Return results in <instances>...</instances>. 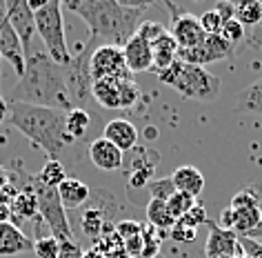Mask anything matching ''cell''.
<instances>
[{
	"label": "cell",
	"instance_id": "5",
	"mask_svg": "<svg viewBox=\"0 0 262 258\" xmlns=\"http://www.w3.org/2000/svg\"><path fill=\"white\" fill-rule=\"evenodd\" d=\"M36 21V34L40 36V41L45 43L47 56L56 65L64 67L71 56L67 47V36H64V23H62V3L58 0H49L47 5L34 14Z\"/></svg>",
	"mask_w": 262,
	"mask_h": 258
},
{
	"label": "cell",
	"instance_id": "46",
	"mask_svg": "<svg viewBox=\"0 0 262 258\" xmlns=\"http://www.w3.org/2000/svg\"><path fill=\"white\" fill-rule=\"evenodd\" d=\"M82 258H104V254L98 247H91V249H84L82 251Z\"/></svg>",
	"mask_w": 262,
	"mask_h": 258
},
{
	"label": "cell",
	"instance_id": "21",
	"mask_svg": "<svg viewBox=\"0 0 262 258\" xmlns=\"http://www.w3.org/2000/svg\"><path fill=\"white\" fill-rule=\"evenodd\" d=\"M58 196H60V203H62L64 211L67 209H78L91 198V189H89L87 183L80 181V178L67 176L60 183V187H58Z\"/></svg>",
	"mask_w": 262,
	"mask_h": 258
},
{
	"label": "cell",
	"instance_id": "26",
	"mask_svg": "<svg viewBox=\"0 0 262 258\" xmlns=\"http://www.w3.org/2000/svg\"><path fill=\"white\" fill-rule=\"evenodd\" d=\"M147 221L154 229H160V231H167L173 227V218L167 209V201H158V198H151L147 203Z\"/></svg>",
	"mask_w": 262,
	"mask_h": 258
},
{
	"label": "cell",
	"instance_id": "42",
	"mask_svg": "<svg viewBox=\"0 0 262 258\" xmlns=\"http://www.w3.org/2000/svg\"><path fill=\"white\" fill-rule=\"evenodd\" d=\"M215 225L222 227V229H227V231H233V227H235V214H233V209L231 207L222 209L220 211V223H215Z\"/></svg>",
	"mask_w": 262,
	"mask_h": 258
},
{
	"label": "cell",
	"instance_id": "9",
	"mask_svg": "<svg viewBox=\"0 0 262 258\" xmlns=\"http://www.w3.org/2000/svg\"><path fill=\"white\" fill-rule=\"evenodd\" d=\"M140 96V87L134 83V78H104L94 81L91 98L104 109H129L134 107Z\"/></svg>",
	"mask_w": 262,
	"mask_h": 258
},
{
	"label": "cell",
	"instance_id": "2",
	"mask_svg": "<svg viewBox=\"0 0 262 258\" xmlns=\"http://www.w3.org/2000/svg\"><path fill=\"white\" fill-rule=\"evenodd\" d=\"M64 7L84 21L91 41L120 49L138 31L145 14V7H129L120 0H69Z\"/></svg>",
	"mask_w": 262,
	"mask_h": 258
},
{
	"label": "cell",
	"instance_id": "29",
	"mask_svg": "<svg viewBox=\"0 0 262 258\" xmlns=\"http://www.w3.org/2000/svg\"><path fill=\"white\" fill-rule=\"evenodd\" d=\"M235 21H238L242 27H258L262 23V3L249 0V3L235 5Z\"/></svg>",
	"mask_w": 262,
	"mask_h": 258
},
{
	"label": "cell",
	"instance_id": "36",
	"mask_svg": "<svg viewBox=\"0 0 262 258\" xmlns=\"http://www.w3.org/2000/svg\"><path fill=\"white\" fill-rule=\"evenodd\" d=\"M207 221H209L207 209L202 207V205H198V203L189 209V214L185 218H180V223H185V225H189V227H193V229H200L202 225H207Z\"/></svg>",
	"mask_w": 262,
	"mask_h": 258
},
{
	"label": "cell",
	"instance_id": "1",
	"mask_svg": "<svg viewBox=\"0 0 262 258\" xmlns=\"http://www.w3.org/2000/svg\"><path fill=\"white\" fill-rule=\"evenodd\" d=\"M9 103H25L60 111L74 109L62 67L51 61L47 51H31L27 56L23 76L9 91Z\"/></svg>",
	"mask_w": 262,
	"mask_h": 258
},
{
	"label": "cell",
	"instance_id": "34",
	"mask_svg": "<svg viewBox=\"0 0 262 258\" xmlns=\"http://www.w3.org/2000/svg\"><path fill=\"white\" fill-rule=\"evenodd\" d=\"M169 236H171V241H176L178 245H187V243H193L195 236H198V229L189 227V225L176 221L173 227L169 229Z\"/></svg>",
	"mask_w": 262,
	"mask_h": 258
},
{
	"label": "cell",
	"instance_id": "18",
	"mask_svg": "<svg viewBox=\"0 0 262 258\" xmlns=\"http://www.w3.org/2000/svg\"><path fill=\"white\" fill-rule=\"evenodd\" d=\"M102 138L111 145H116L122 154H129L131 149L138 147V127L127 118H114V121L104 125Z\"/></svg>",
	"mask_w": 262,
	"mask_h": 258
},
{
	"label": "cell",
	"instance_id": "23",
	"mask_svg": "<svg viewBox=\"0 0 262 258\" xmlns=\"http://www.w3.org/2000/svg\"><path fill=\"white\" fill-rule=\"evenodd\" d=\"M80 227H82V234L87 238H91V241H102L104 236L114 234V231H111V225H107V214H104V209L100 205H94V207L82 211Z\"/></svg>",
	"mask_w": 262,
	"mask_h": 258
},
{
	"label": "cell",
	"instance_id": "7",
	"mask_svg": "<svg viewBox=\"0 0 262 258\" xmlns=\"http://www.w3.org/2000/svg\"><path fill=\"white\" fill-rule=\"evenodd\" d=\"M235 214V227L233 234L240 238H251L262 234V223H260V207H262V183L249 185L242 191H238L231 198V205Z\"/></svg>",
	"mask_w": 262,
	"mask_h": 258
},
{
	"label": "cell",
	"instance_id": "22",
	"mask_svg": "<svg viewBox=\"0 0 262 258\" xmlns=\"http://www.w3.org/2000/svg\"><path fill=\"white\" fill-rule=\"evenodd\" d=\"M171 181L176 185V191H182V194H189L193 198H198L205 189V174L193 167V165H182L171 174Z\"/></svg>",
	"mask_w": 262,
	"mask_h": 258
},
{
	"label": "cell",
	"instance_id": "6",
	"mask_svg": "<svg viewBox=\"0 0 262 258\" xmlns=\"http://www.w3.org/2000/svg\"><path fill=\"white\" fill-rule=\"evenodd\" d=\"M96 47H100V45L89 38L82 45V49L76 56H71V61L62 67L64 83H67V91H69L74 109H84L91 98L94 78H91V71H89V63H91V54H94Z\"/></svg>",
	"mask_w": 262,
	"mask_h": 258
},
{
	"label": "cell",
	"instance_id": "35",
	"mask_svg": "<svg viewBox=\"0 0 262 258\" xmlns=\"http://www.w3.org/2000/svg\"><path fill=\"white\" fill-rule=\"evenodd\" d=\"M200 27H202V31H205L207 36H213V34H220V29H222V18L215 14L213 9H209V11H205V14H202L200 18Z\"/></svg>",
	"mask_w": 262,
	"mask_h": 258
},
{
	"label": "cell",
	"instance_id": "11",
	"mask_svg": "<svg viewBox=\"0 0 262 258\" xmlns=\"http://www.w3.org/2000/svg\"><path fill=\"white\" fill-rule=\"evenodd\" d=\"M129 158L124 156V163H122V169H124V176H127V185L129 187H147L149 183L154 181V169L158 167V151H151L147 147H136L129 151Z\"/></svg>",
	"mask_w": 262,
	"mask_h": 258
},
{
	"label": "cell",
	"instance_id": "24",
	"mask_svg": "<svg viewBox=\"0 0 262 258\" xmlns=\"http://www.w3.org/2000/svg\"><path fill=\"white\" fill-rule=\"evenodd\" d=\"M151 51H154V69L156 74L158 71H165L167 67H171V65L178 61V45H176L173 36L165 31L158 41L151 43Z\"/></svg>",
	"mask_w": 262,
	"mask_h": 258
},
{
	"label": "cell",
	"instance_id": "32",
	"mask_svg": "<svg viewBox=\"0 0 262 258\" xmlns=\"http://www.w3.org/2000/svg\"><path fill=\"white\" fill-rule=\"evenodd\" d=\"M147 189L151 191V198H158V201H169V196L176 191V185L171 181V176H169V178H154V181L147 185Z\"/></svg>",
	"mask_w": 262,
	"mask_h": 258
},
{
	"label": "cell",
	"instance_id": "30",
	"mask_svg": "<svg viewBox=\"0 0 262 258\" xmlns=\"http://www.w3.org/2000/svg\"><path fill=\"white\" fill-rule=\"evenodd\" d=\"M193 205H195L193 196L182 194V191H173L167 201V209H169V214H171L173 221H180V218H185L189 214V209H191Z\"/></svg>",
	"mask_w": 262,
	"mask_h": 258
},
{
	"label": "cell",
	"instance_id": "25",
	"mask_svg": "<svg viewBox=\"0 0 262 258\" xmlns=\"http://www.w3.org/2000/svg\"><path fill=\"white\" fill-rule=\"evenodd\" d=\"M235 111H247V114H262V78L245 87L235 98Z\"/></svg>",
	"mask_w": 262,
	"mask_h": 258
},
{
	"label": "cell",
	"instance_id": "41",
	"mask_svg": "<svg viewBox=\"0 0 262 258\" xmlns=\"http://www.w3.org/2000/svg\"><path fill=\"white\" fill-rule=\"evenodd\" d=\"M240 245L242 247H247V258H262V245L251 241V238H240Z\"/></svg>",
	"mask_w": 262,
	"mask_h": 258
},
{
	"label": "cell",
	"instance_id": "12",
	"mask_svg": "<svg viewBox=\"0 0 262 258\" xmlns=\"http://www.w3.org/2000/svg\"><path fill=\"white\" fill-rule=\"evenodd\" d=\"M233 51H235L233 45H229L222 36L213 34V36H205V41L191 49H178V61L189 63V65H198V67H207V65H211V63L225 61Z\"/></svg>",
	"mask_w": 262,
	"mask_h": 258
},
{
	"label": "cell",
	"instance_id": "16",
	"mask_svg": "<svg viewBox=\"0 0 262 258\" xmlns=\"http://www.w3.org/2000/svg\"><path fill=\"white\" fill-rule=\"evenodd\" d=\"M209 236L205 245V256L207 258H238L245 256V249L240 245V238L233 231H227L218 227L213 221H207Z\"/></svg>",
	"mask_w": 262,
	"mask_h": 258
},
{
	"label": "cell",
	"instance_id": "31",
	"mask_svg": "<svg viewBox=\"0 0 262 258\" xmlns=\"http://www.w3.org/2000/svg\"><path fill=\"white\" fill-rule=\"evenodd\" d=\"M60 254V241L51 234L40 236L34 241V256L36 258H58Z\"/></svg>",
	"mask_w": 262,
	"mask_h": 258
},
{
	"label": "cell",
	"instance_id": "14",
	"mask_svg": "<svg viewBox=\"0 0 262 258\" xmlns=\"http://www.w3.org/2000/svg\"><path fill=\"white\" fill-rule=\"evenodd\" d=\"M0 58H5V61L14 67L18 78L23 76L27 56H25L20 38L16 36L14 27H11L9 21H7V9H5V3H0Z\"/></svg>",
	"mask_w": 262,
	"mask_h": 258
},
{
	"label": "cell",
	"instance_id": "48",
	"mask_svg": "<svg viewBox=\"0 0 262 258\" xmlns=\"http://www.w3.org/2000/svg\"><path fill=\"white\" fill-rule=\"evenodd\" d=\"M260 223H262V207H260Z\"/></svg>",
	"mask_w": 262,
	"mask_h": 258
},
{
	"label": "cell",
	"instance_id": "49",
	"mask_svg": "<svg viewBox=\"0 0 262 258\" xmlns=\"http://www.w3.org/2000/svg\"><path fill=\"white\" fill-rule=\"evenodd\" d=\"M238 258H247V256H238Z\"/></svg>",
	"mask_w": 262,
	"mask_h": 258
},
{
	"label": "cell",
	"instance_id": "38",
	"mask_svg": "<svg viewBox=\"0 0 262 258\" xmlns=\"http://www.w3.org/2000/svg\"><path fill=\"white\" fill-rule=\"evenodd\" d=\"M140 234H142V225L138 221H120L116 225V236L120 241H127V238H134Z\"/></svg>",
	"mask_w": 262,
	"mask_h": 258
},
{
	"label": "cell",
	"instance_id": "47",
	"mask_svg": "<svg viewBox=\"0 0 262 258\" xmlns=\"http://www.w3.org/2000/svg\"><path fill=\"white\" fill-rule=\"evenodd\" d=\"M7 111H9V107H7V101H5V98L0 96V125H3L5 121H7Z\"/></svg>",
	"mask_w": 262,
	"mask_h": 258
},
{
	"label": "cell",
	"instance_id": "3",
	"mask_svg": "<svg viewBox=\"0 0 262 258\" xmlns=\"http://www.w3.org/2000/svg\"><path fill=\"white\" fill-rule=\"evenodd\" d=\"M7 121L20 131L25 138H29L38 149H42L49 156V161H60V154L74 141L67 134V111L36 107L25 103H9L7 101Z\"/></svg>",
	"mask_w": 262,
	"mask_h": 258
},
{
	"label": "cell",
	"instance_id": "44",
	"mask_svg": "<svg viewBox=\"0 0 262 258\" xmlns=\"http://www.w3.org/2000/svg\"><path fill=\"white\" fill-rule=\"evenodd\" d=\"M9 183H11V174H9V169L0 165V189H5Z\"/></svg>",
	"mask_w": 262,
	"mask_h": 258
},
{
	"label": "cell",
	"instance_id": "13",
	"mask_svg": "<svg viewBox=\"0 0 262 258\" xmlns=\"http://www.w3.org/2000/svg\"><path fill=\"white\" fill-rule=\"evenodd\" d=\"M5 9H7L9 25L14 27L16 36L20 38L25 56H29L31 47H34V36H36L34 11L27 7V0H9V3H5Z\"/></svg>",
	"mask_w": 262,
	"mask_h": 258
},
{
	"label": "cell",
	"instance_id": "10",
	"mask_svg": "<svg viewBox=\"0 0 262 258\" xmlns=\"http://www.w3.org/2000/svg\"><path fill=\"white\" fill-rule=\"evenodd\" d=\"M89 71L94 81H104V78H134L124 63V54L120 47L111 45H100L94 49L89 63Z\"/></svg>",
	"mask_w": 262,
	"mask_h": 258
},
{
	"label": "cell",
	"instance_id": "27",
	"mask_svg": "<svg viewBox=\"0 0 262 258\" xmlns=\"http://www.w3.org/2000/svg\"><path fill=\"white\" fill-rule=\"evenodd\" d=\"M38 183L45 185V187H51V189H58L60 183L67 178V169L60 161H47L42 165V169L36 174Z\"/></svg>",
	"mask_w": 262,
	"mask_h": 258
},
{
	"label": "cell",
	"instance_id": "28",
	"mask_svg": "<svg viewBox=\"0 0 262 258\" xmlns=\"http://www.w3.org/2000/svg\"><path fill=\"white\" fill-rule=\"evenodd\" d=\"M67 134L71 141H80V138L87 136L89 131V125H91V118L87 114V109H71L67 111Z\"/></svg>",
	"mask_w": 262,
	"mask_h": 258
},
{
	"label": "cell",
	"instance_id": "17",
	"mask_svg": "<svg viewBox=\"0 0 262 258\" xmlns=\"http://www.w3.org/2000/svg\"><path fill=\"white\" fill-rule=\"evenodd\" d=\"M124 54V63H127V69L134 74H140V71H149L154 69V51H151V43L145 41L142 36L134 34L127 41V45L122 47Z\"/></svg>",
	"mask_w": 262,
	"mask_h": 258
},
{
	"label": "cell",
	"instance_id": "15",
	"mask_svg": "<svg viewBox=\"0 0 262 258\" xmlns=\"http://www.w3.org/2000/svg\"><path fill=\"white\" fill-rule=\"evenodd\" d=\"M169 9L173 11V21H171V31L169 34L173 36L178 49H191L195 45H200L205 41V31L200 27V21L198 16L193 14H187V11H180L178 7L169 5Z\"/></svg>",
	"mask_w": 262,
	"mask_h": 258
},
{
	"label": "cell",
	"instance_id": "8",
	"mask_svg": "<svg viewBox=\"0 0 262 258\" xmlns=\"http://www.w3.org/2000/svg\"><path fill=\"white\" fill-rule=\"evenodd\" d=\"M31 189H34V194L38 198V211H40V218L47 225L49 234L58 238L60 243L76 241L71 225H69V218L64 214V207L60 203V196H58V189L45 187V185L38 183L36 176H31Z\"/></svg>",
	"mask_w": 262,
	"mask_h": 258
},
{
	"label": "cell",
	"instance_id": "37",
	"mask_svg": "<svg viewBox=\"0 0 262 258\" xmlns=\"http://www.w3.org/2000/svg\"><path fill=\"white\" fill-rule=\"evenodd\" d=\"M165 31H167V29L162 27L160 23H156V21H142L136 34L142 36V38H145V41H149V43H154V41H158V38L165 34Z\"/></svg>",
	"mask_w": 262,
	"mask_h": 258
},
{
	"label": "cell",
	"instance_id": "20",
	"mask_svg": "<svg viewBox=\"0 0 262 258\" xmlns=\"http://www.w3.org/2000/svg\"><path fill=\"white\" fill-rule=\"evenodd\" d=\"M89 158L102 171H118V169H122V163H124L122 151L116 145H111L109 141H104V138H96L89 145Z\"/></svg>",
	"mask_w": 262,
	"mask_h": 258
},
{
	"label": "cell",
	"instance_id": "19",
	"mask_svg": "<svg viewBox=\"0 0 262 258\" xmlns=\"http://www.w3.org/2000/svg\"><path fill=\"white\" fill-rule=\"evenodd\" d=\"M34 251V241L11 223H0V258Z\"/></svg>",
	"mask_w": 262,
	"mask_h": 258
},
{
	"label": "cell",
	"instance_id": "4",
	"mask_svg": "<svg viewBox=\"0 0 262 258\" xmlns=\"http://www.w3.org/2000/svg\"><path fill=\"white\" fill-rule=\"evenodd\" d=\"M158 81L169 85L173 91H178L182 98L198 103H213L220 96L222 87V81L211 71L182 61H176L165 71H158Z\"/></svg>",
	"mask_w": 262,
	"mask_h": 258
},
{
	"label": "cell",
	"instance_id": "33",
	"mask_svg": "<svg viewBox=\"0 0 262 258\" xmlns=\"http://www.w3.org/2000/svg\"><path fill=\"white\" fill-rule=\"evenodd\" d=\"M218 36H222L229 45H233V47H235L238 43L245 41V27H242V25L235 21V18H231V21L222 23V29H220Z\"/></svg>",
	"mask_w": 262,
	"mask_h": 258
},
{
	"label": "cell",
	"instance_id": "45",
	"mask_svg": "<svg viewBox=\"0 0 262 258\" xmlns=\"http://www.w3.org/2000/svg\"><path fill=\"white\" fill-rule=\"evenodd\" d=\"M0 223H11V207L9 205H0Z\"/></svg>",
	"mask_w": 262,
	"mask_h": 258
},
{
	"label": "cell",
	"instance_id": "43",
	"mask_svg": "<svg viewBox=\"0 0 262 258\" xmlns=\"http://www.w3.org/2000/svg\"><path fill=\"white\" fill-rule=\"evenodd\" d=\"M104 258H131V256L122 249V245H118V247L109 249V251H104Z\"/></svg>",
	"mask_w": 262,
	"mask_h": 258
},
{
	"label": "cell",
	"instance_id": "40",
	"mask_svg": "<svg viewBox=\"0 0 262 258\" xmlns=\"http://www.w3.org/2000/svg\"><path fill=\"white\" fill-rule=\"evenodd\" d=\"M213 11L218 14L222 21H231V18H235V3H227V0H220L218 5L213 7Z\"/></svg>",
	"mask_w": 262,
	"mask_h": 258
},
{
	"label": "cell",
	"instance_id": "39",
	"mask_svg": "<svg viewBox=\"0 0 262 258\" xmlns=\"http://www.w3.org/2000/svg\"><path fill=\"white\" fill-rule=\"evenodd\" d=\"M58 258H82V247L76 241H64L60 243V254Z\"/></svg>",
	"mask_w": 262,
	"mask_h": 258
},
{
	"label": "cell",
	"instance_id": "50",
	"mask_svg": "<svg viewBox=\"0 0 262 258\" xmlns=\"http://www.w3.org/2000/svg\"><path fill=\"white\" fill-rule=\"evenodd\" d=\"M0 61H3V58H0Z\"/></svg>",
	"mask_w": 262,
	"mask_h": 258
}]
</instances>
